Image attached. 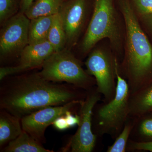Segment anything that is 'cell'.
<instances>
[{
  "mask_svg": "<svg viewBox=\"0 0 152 152\" xmlns=\"http://www.w3.org/2000/svg\"><path fill=\"white\" fill-rule=\"evenodd\" d=\"M87 91L50 81L38 72L12 75L1 80L0 109L22 119L41 109L83 101Z\"/></svg>",
  "mask_w": 152,
  "mask_h": 152,
  "instance_id": "obj_1",
  "label": "cell"
},
{
  "mask_svg": "<svg viewBox=\"0 0 152 152\" xmlns=\"http://www.w3.org/2000/svg\"><path fill=\"white\" fill-rule=\"evenodd\" d=\"M120 7L124 19L126 40L123 70L131 95L152 82V47L129 0H121Z\"/></svg>",
  "mask_w": 152,
  "mask_h": 152,
  "instance_id": "obj_2",
  "label": "cell"
},
{
  "mask_svg": "<svg viewBox=\"0 0 152 152\" xmlns=\"http://www.w3.org/2000/svg\"><path fill=\"white\" fill-rule=\"evenodd\" d=\"M115 65L117 84L115 96L108 102L96 104L93 110L92 130L97 137L107 134L115 139L129 118V85L120 73L116 58Z\"/></svg>",
  "mask_w": 152,
  "mask_h": 152,
  "instance_id": "obj_3",
  "label": "cell"
},
{
  "mask_svg": "<svg viewBox=\"0 0 152 152\" xmlns=\"http://www.w3.org/2000/svg\"><path fill=\"white\" fill-rule=\"evenodd\" d=\"M41 68L39 74L50 81L65 82L86 91L96 86L95 79L83 69L79 60L69 49L54 52Z\"/></svg>",
  "mask_w": 152,
  "mask_h": 152,
  "instance_id": "obj_4",
  "label": "cell"
},
{
  "mask_svg": "<svg viewBox=\"0 0 152 152\" xmlns=\"http://www.w3.org/2000/svg\"><path fill=\"white\" fill-rule=\"evenodd\" d=\"M104 38L109 39L116 50L121 48V37L113 0H95L92 17L82 42V51L87 53Z\"/></svg>",
  "mask_w": 152,
  "mask_h": 152,
  "instance_id": "obj_5",
  "label": "cell"
},
{
  "mask_svg": "<svg viewBox=\"0 0 152 152\" xmlns=\"http://www.w3.org/2000/svg\"><path fill=\"white\" fill-rule=\"evenodd\" d=\"M102 95L96 87L87 91L86 96L79 106L80 121L75 133L62 151L91 152L96 146L97 136L92 130V116L95 106L101 100Z\"/></svg>",
  "mask_w": 152,
  "mask_h": 152,
  "instance_id": "obj_6",
  "label": "cell"
},
{
  "mask_svg": "<svg viewBox=\"0 0 152 152\" xmlns=\"http://www.w3.org/2000/svg\"><path fill=\"white\" fill-rule=\"evenodd\" d=\"M115 59L102 49H95L85 62L87 73L94 77L98 91L104 97V103L114 98L115 94Z\"/></svg>",
  "mask_w": 152,
  "mask_h": 152,
  "instance_id": "obj_7",
  "label": "cell"
},
{
  "mask_svg": "<svg viewBox=\"0 0 152 152\" xmlns=\"http://www.w3.org/2000/svg\"><path fill=\"white\" fill-rule=\"evenodd\" d=\"M30 20L20 12L11 17L2 26L0 34L1 59L20 54L28 44Z\"/></svg>",
  "mask_w": 152,
  "mask_h": 152,
  "instance_id": "obj_8",
  "label": "cell"
},
{
  "mask_svg": "<svg viewBox=\"0 0 152 152\" xmlns=\"http://www.w3.org/2000/svg\"><path fill=\"white\" fill-rule=\"evenodd\" d=\"M82 101H73L63 105L50 106L26 116L21 119L23 130L43 145L46 142L45 132L47 128L68 111H74Z\"/></svg>",
  "mask_w": 152,
  "mask_h": 152,
  "instance_id": "obj_9",
  "label": "cell"
},
{
  "mask_svg": "<svg viewBox=\"0 0 152 152\" xmlns=\"http://www.w3.org/2000/svg\"><path fill=\"white\" fill-rule=\"evenodd\" d=\"M55 52L48 39L28 44L23 50L16 66L0 68V81L7 76L42 67L44 62Z\"/></svg>",
  "mask_w": 152,
  "mask_h": 152,
  "instance_id": "obj_10",
  "label": "cell"
},
{
  "mask_svg": "<svg viewBox=\"0 0 152 152\" xmlns=\"http://www.w3.org/2000/svg\"><path fill=\"white\" fill-rule=\"evenodd\" d=\"M87 0H66L60 10L58 14L69 48L75 45L82 32L87 18Z\"/></svg>",
  "mask_w": 152,
  "mask_h": 152,
  "instance_id": "obj_11",
  "label": "cell"
},
{
  "mask_svg": "<svg viewBox=\"0 0 152 152\" xmlns=\"http://www.w3.org/2000/svg\"><path fill=\"white\" fill-rule=\"evenodd\" d=\"M21 119L0 109V148L1 149L23 132Z\"/></svg>",
  "mask_w": 152,
  "mask_h": 152,
  "instance_id": "obj_12",
  "label": "cell"
},
{
  "mask_svg": "<svg viewBox=\"0 0 152 152\" xmlns=\"http://www.w3.org/2000/svg\"><path fill=\"white\" fill-rule=\"evenodd\" d=\"M129 117L137 118L152 112V82L129 99Z\"/></svg>",
  "mask_w": 152,
  "mask_h": 152,
  "instance_id": "obj_13",
  "label": "cell"
},
{
  "mask_svg": "<svg viewBox=\"0 0 152 152\" xmlns=\"http://www.w3.org/2000/svg\"><path fill=\"white\" fill-rule=\"evenodd\" d=\"M1 152H53L44 148L26 132L21 134L1 149Z\"/></svg>",
  "mask_w": 152,
  "mask_h": 152,
  "instance_id": "obj_14",
  "label": "cell"
},
{
  "mask_svg": "<svg viewBox=\"0 0 152 152\" xmlns=\"http://www.w3.org/2000/svg\"><path fill=\"white\" fill-rule=\"evenodd\" d=\"M66 0H36L24 13L29 19L53 16L59 12Z\"/></svg>",
  "mask_w": 152,
  "mask_h": 152,
  "instance_id": "obj_15",
  "label": "cell"
},
{
  "mask_svg": "<svg viewBox=\"0 0 152 152\" xmlns=\"http://www.w3.org/2000/svg\"><path fill=\"white\" fill-rule=\"evenodd\" d=\"M55 15L39 17L30 19L28 44L35 43L47 39Z\"/></svg>",
  "mask_w": 152,
  "mask_h": 152,
  "instance_id": "obj_16",
  "label": "cell"
},
{
  "mask_svg": "<svg viewBox=\"0 0 152 152\" xmlns=\"http://www.w3.org/2000/svg\"><path fill=\"white\" fill-rule=\"evenodd\" d=\"M133 118L134 125L130 140L137 142L152 141V116H148L145 114Z\"/></svg>",
  "mask_w": 152,
  "mask_h": 152,
  "instance_id": "obj_17",
  "label": "cell"
},
{
  "mask_svg": "<svg viewBox=\"0 0 152 152\" xmlns=\"http://www.w3.org/2000/svg\"><path fill=\"white\" fill-rule=\"evenodd\" d=\"M47 39L54 48L55 51L62 50L66 46L65 32L59 14L55 16Z\"/></svg>",
  "mask_w": 152,
  "mask_h": 152,
  "instance_id": "obj_18",
  "label": "cell"
},
{
  "mask_svg": "<svg viewBox=\"0 0 152 152\" xmlns=\"http://www.w3.org/2000/svg\"><path fill=\"white\" fill-rule=\"evenodd\" d=\"M134 119L129 118L122 130L115 138L113 145L108 147L107 152H125L134 126Z\"/></svg>",
  "mask_w": 152,
  "mask_h": 152,
  "instance_id": "obj_19",
  "label": "cell"
},
{
  "mask_svg": "<svg viewBox=\"0 0 152 152\" xmlns=\"http://www.w3.org/2000/svg\"><path fill=\"white\" fill-rule=\"evenodd\" d=\"M18 0H0V23L1 25L16 15L18 10Z\"/></svg>",
  "mask_w": 152,
  "mask_h": 152,
  "instance_id": "obj_20",
  "label": "cell"
},
{
  "mask_svg": "<svg viewBox=\"0 0 152 152\" xmlns=\"http://www.w3.org/2000/svg\"><path fill=\"white\" fill-rule=\"evenodd\" d=\"M126 150L129 151H145L152 152V141L137 142L129 139Z\"/></svg>",
  "mask_w": 152,
  "mask_h": 152,
  "instance_id": "obj_21",
  "label": "cell"
},
{
  "mask_svg": "<svg viewBox=\"0 0 152 152\" xmlns=\"http://www.w3.org/2000/svg\"><path fill=\"white\" fill-rule=\"evenodd\" d=\"M137 10L143 15L152 14V0H133Z\"/></svg>",
  "mask_w": 152,
  "mask_h": 152,
  "instance_id": "obj_22",
  "label": "cell"
},
{
  "mask_svg": "<svg viewBox=\"0 0 152 152\" xmlns=\"http://www.w3.org/2000/svg\"><path fill=\"white\" fill-rule=\"evenodd\" d=\"M72 111H68L64 115L67 123L69 128L78 125L80 121V116L77 114L74 115Z\"/></svg>",
  "mask_w": 152,
  "mask_h": 152,
  "instance_id": "obj_23",
  "label": "cell"
},
{
  "mask_svg": "<svg viewBox=\"0 0 152 152\" xmlns=\"http://www.w3.org/2000/svg\"><path fill=\"white\" fill-rule=\"evenodd\" d=\"M52 125L56 129L60 131L66 130L70 128L67 123L64 115L57 118Z\"/></svg>",
  "mask_w": 152,
  "mask_h": 152,
  "instance_id": "obj_24",
  "label": "cell"
},
{
  "mask_svg": "<svg viewBox=\"0 0 152 152\" xmlns=\"http://www.w3.org/2000/svg\"><path fill=\"white\" fill-rule=\"evenodd\" d=\"M36 0H20V12L24 13L31 5Z\"/></svg>",
  "mask_w": 152,
  "mask_h": 152,
  "instance_id": "obj_25",
  "label": "cell"
},
{
  "mask_svg": "<svg viewBox=\"0 0 152 152\" xmlns=\"http://www.w3.org/2000/svg\"><path fill=\"white\" fill-rule=\"evenodd\" d=\"M142 16L145 21L152 28V14L143 15Z\"/></svg>",
  "mask_w": 152,
  "mask_h": 152,
  "instance_id": "obj_26",
  "label": "cell"
}]
</instances>
